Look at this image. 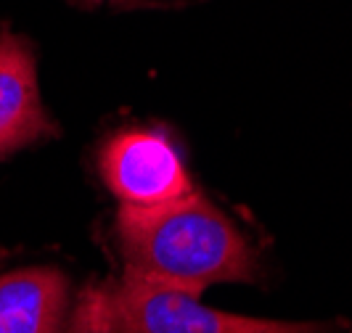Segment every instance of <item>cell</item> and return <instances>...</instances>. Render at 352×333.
I'll list each match as a JSON object with an SVG mask.
<instances>
[{"instance_id": "cell-7", "label": "cell", "mask_w": 352, "mask_h": 333, "mask_svg": "<svg viewBox=\"0 0 352 333\" xmlns=\"http://www.w3.org/2000/svg\"><path fill=\"white\" fill-rule=\"evenodd\" d=\"M85 3H104V0H85Z\"/></svg>"}, {"instance_id": "cell-4", "label": "cell", "mask_w": 352, "mask_h": 333, "mask_svg": "<svg viewBox=\"0 0 352 333\" xmlns=\"http://www.w3.org/2000/svg\"><path fill=\"white\" fill-rule=\"evenodd\" d=\"M56 130L40 101L30 40L0 30V159L51 138Z\"/></svg>"}, {"instance_id": "cell-6", "label": "cell", "mask_w": 352, "mask_h": 333, "mask_svg": "<svg viewBox=\"0 0 352 333\" xmlns=\"http://www.w3.org/2000/svg\"><path fill=\"white\" fill-rule=\"evenodd\" d=\"M114 3H154V0H114Z\"/></svg>"}, {"instance_id": "cell-2", "label": "cell", "mask_w": 352, "mask_h": 333, "mask_svg": "<svg viewBox=\"0 0 352 333\" xmlns=\"http://www.w3.org/2000/svg\"><path fill=\"white\" fill-rule=\"evenodd\" d=\"M74 333H334L323 323H281L230 315L199 294L124 273L93 286L74 307Z\"/></svg>"}, {"instance_id": "cell-3", "label": "cell", "mask_w": 352, "mask_h": 333, "mask_svg": "<svg viewBox=\"0 0 352 333\" xmlns=\"http://www.w3.org/2000/svg\"><path fill=\"white\" fill-rule=\"evenodd\" d=\"M101 177L122 207H159L194 193L175 143L157 130L117 133L101 151Z\"/></svg>"}, {"instance_id": "cell-1", "label": "cell", "mask_w": 352, "mask_h": 333, "mask_svg": "<svg viewBox=\"0 0 352 333\" xmlns=\"http://www.w3.org/2000/svg\"><path fill=\"white\" fill-rule=\"evenodd\" d=\"M114 241L124 273L191 294L257 275L244 233L196 191L159 207H120Z\"/></svg>"}, {"instance_id": "cell-5", "label": "cell", "mask_w": 352, "mask_h": 333, "mask_svg": "<svg viewBox=\"0 0 352 333\" xmlns=\"http://www.w3.org/2000/svg\"><path fill=\"white\" fill-rule=\"evenodd\" d=\"M67 275L45 264L0 270V333H74Z\"/></svg>"}]
</instances>
